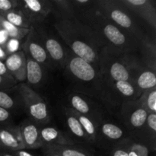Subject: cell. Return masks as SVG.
Returning <instances> with one entry per match:
<instances>
[{
	"mask_svg": "<svg viewBox=\"0 0 156 156\" xmlns=\"http://www.w3.org/2000/svg\"><path fill=\"white\" fill-rule=\"evenodd\" d=\"M53 27L72 53L98 69L102 46L89 26L75 19L55 21Z\"/></svg>",
	"mask_w": 156,
	"mask_h": 156,
	"instance_id": "6da1fadb",
	"label": "cell"
},
{
	"mask_svg": "<svg viewBox=\"0 0 156 156\" xmlns=\"http://www.w3.org/2000/svg\"><path fill=\"white\" fill-rule=\"evenodd\" d=\"M63 71L71 91L80 93L99 102L101 82L97 68L70 51Z\"/></svg>",
	"mask_w": 156,
	"mask_h": 156,
	"instance_id": "7a4b0ae2",
	"label": "cell"
},
{
	"mask_svg": "<svg viewBox=\"0 0 156 156\" xmlns=\"http://www.w3.org/2000/svg\"><path fill=\"white\" fill-rule=\"evenodd\" d=\"M88 26L94 32L102 47L120 53H135L138 50L140 41L113 24L100 12L93 18Z\"/></svg>",
	"mask_w": 156,
	"mask_h": 156,
	"instance_id": "3957f363",
	"label": "cell"
},
{
	"mask_svg": "<svg viewBox=\"0 0 156 156\" xmlns=\"http://www.w3.org/2000/svg\"><path fill=\"white\" fill-rule=\"evenodd\" d=\"M97 5L104 17L140 42L151 36L147 24L125 7L120 0H97Z\"/></svg>",
	"mask_w": 156,
	"mask_h": 156,
	"instance_id": "277c9868",
	"label": "cell"
},
{
	"mask_svg": "<svg viewBox=\"0 0 156 156\" xmlns=\"http://www.w3.org/2000/svg\"><path fill=\"white\" fill-rule=\"evenodd\" d=\"M101 82V88L99 102L107 111L112 114L115 111L118 112L119 108L123 104L137 100L140 96L138 90L130 82Z\"/></svg>",
	"mask_w": 156,
	"mask_h": 156,
	"instance_id": "5b68a950",
	"label": "cell"
},
{
	"mask_svg": "<svg viewBox=\"0 0 156 156\" xmlns=\"http://www.w3.org/2000/svg\"><path fill=\"white\" fill-rule=\"evenodd\" d=\"M16 88L22 100L24 111L28 118L40 126L49 124L51 120L50 109L42 96L24 82L18 84Z\"/></svg>",
	"mask_w": 156,
	"mask_h": 156,
	"instance_id": "8992f818",
	"label": "cell"
},
{
	"mask_svg": "<svg viewBox=\"0 0 156 156\" xmlns=\"http://www.w3.org/2000/svg\"><path fill=\"white\" fill-rule=\"evenodd\" d=\"M34 29L48 54L49 58L53 64V69H63L68 59L70 50L66 47L56 31L47 27V24Z\"/></svg>",
	"mask_w": 156,
	"mask_h": 156,
	"instance_id": "52a82bcc",
	"label": "cell"
},
{
	"mask_svg": "<svg viewBox=\"0 0 156 156\" xmlns=\"http://www.w3.org/2000/svg\"><path fill=\"white\" fill-rule=\"evenodd\" d=\"M123 54L107 47H102L98 63L101 81L131 82L129 72L122 58Z\"/></svg>",
	"mask_w": 156,
	"mask_h": 156,
	"instance_id": "ba28073f",
	"label": "cell"
},
{
	"mask_svg": "<svg viewBox=\"0 0 156 156\" xmlns=\"http://www.w3.org/2000/svg\"><path fill=\"white\" fill-rule=\"evenodd\" d=\"M122 58L130 76V81L141 94L156 88V72L146 66L136 52L123 53Z\"/></svg>",
	"mask_w": 156,
	"mask_h": 156,
	"instance_id": "9c48e42d",
	"label": "cell"
},
{
	"mask_svg": "<svg viewBox=\"0 0 156 156\" xmlns=\"http://www.w3.org/2000/svg\"><path fill=\"white\" fill-rule=\"evenodd\" d=\"M148 114L136 100L123 104L117 112L119 123L132 137L136 136L144 126Z\"/></svg>",
	"mask_w": 156,
	"mask_h": 156,
	"instance_id": "30bf717a",
	"label": "cell"
},
{
	"mask_svg": "<svg viewBox=\"0 0 156 156\" xmlns=\"http://www.w3.org/2000/svg\"><path fill=\"white\" fill-rule=\"evenodd\" d=\"M67 102L70 109L89 117L98 124L107 117L108 111L100 102L80 93L70 91L67 95Z\"/></svg>",
	"mask_w": 156,
	"mask_h": 156,
	"instance_id": "8fae6325",
	"label": "cell"
},
{
	"mask_svg": "<svg viewBox=\"0 0 156 156\" xmlns=\"http://www.w3.org/2000/svg\"><path fill=\"white\" fill-rule=\"evenodd\" d=\"M129 136L130 135L119 122L106 117L99 123L94 146L108 151Z\"/></svg>",
	"mask_w": 156,
	"mask_h": 156,
	"instance_id": "7c38bea8",
	"label": "cell"
},
{
	"mask_svg": "<svg viewBox=\"0 0 156 156\" xmlns=\"http://www.w3.org/2000/svg\"><path fill=\"white\" fill-rule=\"evenodd\" d=\"M30 23L31 28L47 24L51 15L50 0H18V7Z\"/></svg>",
	"mask_w": 156,
	"mask_h": 156,
	"instance_id": "4fadbf2b",
	"label": "cell"
},
{
	"mask_svg": "<svg viewBox=\"0 0 156 156\" xmlns=\"http://www.w3.org/2000/svg\"><path fill=\"white\" fill-rule=\"evenodd\" d=\"M22 49L24 53L39 63L46 72L53 69V64L34 29L30 28L25 41L22 44Z\"/></svg>",
	"mask_w": 156,
	"mask_h": 156,
	"instance_id": "5bb4252c",
	"label": "cell"
},
{
	"mask_svg": "<svg viewBox=\"0 0 156 156\" xmlns=\"http://www.w3.org/2000/svg\"><path fill=\"white\" fill-rule=\"evenodd\" d=\"M62 123L65 128V133L74 143L80 146L89 147L91 146L83 128L73 111L67 105L62 108ZM90 148V147H89Z\"/></svg>",
	"mask_w": 156,
	"mask_h": 156,
	"instance_id": "9a60e30c",
	"label": "cell"
},
{
	"mask_svg": "<svg viewBox=\"0 0 156 156\" xmlns=\"http://www.w3.org/2000/svg\"><path fill=\"white\" fill-rule=\"evenodd\" d=\"M120 2L144 21L155 33L156 30V6L154 0H120Z\"/></svg>",
	"mask_w": 156,
	"mask_h": 156,
	"instance_id": "2e32d148",
	"label": "cell"
},
{
	"mask_svg": "<svg viewBox=\"0 0 156 156\" xmlns=\"http://www.w3.org/2000/svg\"><path fill=\"white\" fill-rule=\"evenodd\" d=\"M40 126L39 124L29 118L24 120L18 125L24 149H37L43 147Z\"/></svg>",
	"mask_w": 156,
	"mask_h": 156,
	"instance_id": "e0dca14e",
	"label": "cell"
},
{
	"mask_svg": "<svg viewBox=\"0 0 156 156\" xmlns=\"http://www.w3.org/2000/svg\"><path fill=\"white\" fill-rule=\"evenodd\" d=\"M24 149L18 126L13 124L0 126V151L13 152Z\"/></svg>",
	"mask_w": 156,
	"mask_h": 156,
	"instance_id": "ac0fdd59",
	"label": "cell"
},
{
	"mask_svg": "<svg viewBox=\"0 0 156 156\" xmlns=\"http://www.w3.org/2000/svg\"><path fill=\"white\" fill-rule=\"evenodd\" d=\"M4 62L9 73L18 83L25 82L26 56L22 50L7 56Z\"/></svg>",
	"mask_w": 156,
	"mask_h": 156,
	"instance_id": "d6986e66",
	"label": "cell"
},
{
	"mask_svg": "<svg viewBox=\"0 0 156 156\" xmlns=\"http://www.w3.org/2000/svg\"><path fill=\"white\" fill-rule=\"evenodd\" d=\"M49 124L40 126V134L43 146L50 145H77L70 140L63 130H61L55 126H50Z\"/></svg>",
	"mask_w": 156,
	"mask_h": 156,
	"instance_id": "ffe728a7",
	"label": "cell"
},
{
	"mask_svg": "<svg viewBox=\"0 0 156 156\" xmlns=\"http://www.w3.org/2000/svg\"><path fill=\"white\" fill-rule=\"evenodd\" d=\"M76 19L88 25L95 15L98 14L97 0H71Z\"/></svg>",
	"mask_w": 156,
	"mask_h": 156,
	"instance_id": "44dd1931",
	"label": "cell"
},
{
	"mask_svg": "<svg viewBox=\"0 0 156 156\" xmlns=\"http://www.w3.org/2000/svg\"><path fill=\"white\" fill-rule=\"evenodd\" d=\"M26 56V84L34 90L43 84L47 72L39 63L25 53Z\"/></svg>",
	"mask_w": 156,
	"mask_h": 156,
	"instance_id": "7402d4cb",
	"label": "cell"
},
{
	"mask_svg": "<svg viewBox=\"0 0 156 156\" xmlns=\"http://www.w3.org/2000/svg\"><path fill=\"white\" fill-rule=\"evenodd\" d=\"M136 53L146 66L156 72V45L154 37L149 36L143 40Z\"/></svg>",
	"mask_w": 156,
	"mask_h": 156,
	"instance_id": "603a6c76",
	"label": "cell"
},
{
	"mask_svg": "<svg viewBox=\"0 0 156 156\" xmlns=\"http://www.w3.org/2000/svg\"><path fill=\"white\" fill-rule=\"evenodd\" d=\"M0 108L9 111L14 115L24 111L22 100L16 86L11 89L0 90Z\"/></svg>",
	"mask_w": 156,
	"mask_h": 156,
	"instance_id": "cb8c5ba5",
	"label": "cell"
},
{
	"mask_svg": "<svg viewBox=\"0 0 156 156\" xmlns=\"http://www.w3.org/2000/svg\"><path fill=\"white\" fill-rule=\"evenodd\" d=\"M133 138L146 144L152 152H155L156 146V114L151 113L148 114L144 126Z\"/></svg>",
	"mask_w": 156,
	"mask_h": 156,
	"instance_id": "d4e9b609",
	"label": "cell"
},
{
	"mask_svg": "<svg viewBox=\"0 0 156 156\" xmlns=\"http://www.w3.org/2000/svg\"><path fill=\"white\" fill-rule=\"evenodd\" d=\"M51 5V15L55 21L75 20L74 9L71 0H50Z\"/></svg>",
	"mask_w": 156,
	"mask_h": 156,
	"instance_id": "484cf974",
	"label": "cell"
},
{
	"mask_svg": "<svg viewBox=\"0 0 156 156\" xmlns=\"http://www.w3.org/2000/svg\"><path fill=\"white\" fill-rule=\"evenodd\" d=\"M47 146L62 156H97L91 148L80 145H50Z\"/></svg>",
	"mask_w": 156,
	"mask_h": 156,
	"instance_id": "4316f807",
	"label": "cell"
},
{
	"mask_svg": "<svg viewBox=\"0 0 156 156\" xmlns=\"http://www.w3.org/2000/svg\"><path fill=\"white\" fill-rule=\"evenodd\" d=\"M72 111H73V110H72ZM73 113H74L76 117H77V119L79 120L81 126H82L84 131H85V133H86L87 136L89 139L91 145V146H94V145H95L98 127L99 124L98 123H96L95 121L91 120V119H90L89 117H86V116L79 114H78V113L75 112V111H73Z\"/></svg>",
	"mask_w": 156,
	"mask_h": 156,
	"instance_id": "83f0119b",
	"label": "cell"
},
{
	"mask_svg": "<svg viewBox=\"0 0 156 156\" xmlns=\"http://www.w3.org/2000/svg\"><path fill=\"white\" fill-rule=\"evenodd\" d=\"M0 16L4 18L5 19L7 20L9 22L12 24L16 27H20V28L24 29H30V23L27 21L26 17L24 16V14L18 9H15L14 10L9 11L6 12H0Z\"/></svg>",
	"mask_w": 156,
	"mask_h": 156,
	"instance_id": "f1b7e54d",
	"label": "cell"
},
{
	"mask_svg": "<svg viewBox=\"0 0 156 156\" xmlns=\"http://www.w3.org/2000/svg\"><path fill=\"white\" fill-rule=\"evenodd\" d=\"M0 29L5 30L9 34V38H15L19 41L24 39L30 30V29L20 28L16 27L2 16H0Z\"/></svg>",
	"mask_w": 156,
	"mask_h": 156,
	"instance_id": "f546056e",
	"label": "cell"
},
{
	"mask_svg": "<svg viewBox=\"0 0 156 156\" xmlns=\"http://www.w3.org/2000/svg\"><path fill=\"white\" fill-rule=\"evenodd\" d=\"M136 101L148 114H156V88L142 93Z\"/></svg>",
	"mask_w": 156,
	"mask_h": 156,
	"instance_id": "4dcf8cb0",
	"label": "cell"
},
{
	"mask_svg": "<svg viewBox=\"0 0 156 156\" xmlns=\"http://www.w3.org/2000/svg\"><path fill=\"white\" fill-rule=\"evenodd\" d=\"M21 41L15 39V38H9L8 40L4 46V48L8 56L21 50L20 48L22 49V44L21 43Z\"/></svg>",
	"mask_w": 156,
	"mask_h": 156,
	"instance_id": "1f68e13d",
	"label": "cell"
},
{
	"mask_svg": "<svg viewBox=\"0 0 156 156\" xmlns=\"http://www.w3.org/2000/svg\"><path fill=\"white\" fill-rule=\"evenodd\" d=\"M14 114L9 111L0 108V126L13 124Z\"/></svg>",
	"mask_w": 156,
	"mask_h": 156,
	"instance_id": "d6a6232c",
	"label": "cell"
},
{
	"mask_svg": "<svg viewBox=\"0 0 156 156\" xmlns=\"http://www.w3.org/2000/svg\"><path fill=\"white\" fill-rule=\"evenodd\" d=\"M18 7V0H0V12L14 10Z\"/></svg>",
	"mask_w": 156,
	"mask_h": 156,
	"instance_id": "836d02e7",
	"label": "cell"
},
{
	"mask_svg": "<svg viewBox=\"0 0 156 156\" xmlns=\"http://www.w3.org/2000/svg\"><path fill=\"white\" fill-rule=\"evenodd\" d=\"M106 152L108 156H129L127 150L120 144L116 145Z\"/></svg>",
	"mask_w": 156,
	"mask_h": 156,
	"instance_id": "e575fe53",
	"label": "cell"
},
{
	"mask_svg": "<svg viewBox=\"0 0 156 156\" xmlns=\"http://www.w3.org/2000/svg\"><path fill=\"white\" fill-rule=\"evenodd\" d=\"M18 85L15 79H8L0 76V90L11 89Z\"/></svg>",
	"mask_w": 156,
	"mask_h": 156,
	"instance_id": "d590c367",
	"label": "cell"
},
{
	"mask_svg": "<svg viewBox=\"0 0 156 156\" xmlns=\"http://www.w3.org/2000/svg\"><path fill=\"white\" fill-rule=\"evenodd\" d=\"M0 76L8 79H14L8 71L5 62L2 60H0Z\"/></svg>",
	"mask_w": 156,
	"mask_h": 156,
	"instance_id": "8d00e7d4",
	"label": "cell"
},
{
	"mask_svg": "<svg viewBox=\"0 0 156 156\" xmlns=\"http://www.w3.org/2000/svg\"><path fill=\"white\" fill-rule=\"evenodd\" d=\"M42 152H43V156H62L59 155V153L56 152L55 151L52 150L51 149L47 146H44L42 148Z\"/></svg>",
	"mask_w": 156,
	"mask_h": 156,
	"instance_id": "74e56055",
	"label": "cell"
},
{
	"mask_svg": "<svg viewBox=\"0 0 156 156\" xmlns=\"http://www.w3.org/2000/svg\"><path fill=\"white\" fill-rule=\"evenodd\" d=\"M10 153H12L15 156H37L30 152L27 149H20V150L13 151V152H11Z\"/></svg>",
	"mask_w": 156,
	"mask_h": 156,
	"instance_id": "f35d334b",
	"label": "cell"
},
{
	"mask_svg": "<svg viewBox=\"0 0 156 156\" xmlns=\"http://www.w3.org/2000/svg\"><path fill=\"white\" fill-rule=\"evenodd\" d=\"M9 39V34L5 30L0 29V46L4 47L5 44H6V42H7Z\"/></svg>",
	"mask_w": 156,
	"mask_h": 156,
	"instance_id": "ab89813d",
	"label": "cell"
},
{
	"mask_svg": "<svg viewBox=\"0 0 156 156\" xmlns=\"http://www.w3.org/2000/svg\"><path fill=\"white\" fill-rule=\"evenodd\" d=\"M7 53H6L5 50L3 47L0 46V60L4 61L5 59V58L7 57Z\"/></svg>",
	"mask_w": 156,
	"mask_h": 156,
	"instance_id": "60d3db41",
	"label": "cell"
},
{
	"mask_svg": "<svg viewBox=\"0 0 156 156\" xmlns=\"http://www.w3.org/2000/svg\"><path fill=\"white\" fill-rule=\"evenodd\" d=\"M0 156H15L12 155V153L9 152H3V151H0Z\"/></svg>",
	"mask_w": 156,
	"mask_h": 156,
	"instance_id": "b9f144b4",
	"label": "cell"
}]
</instances>
